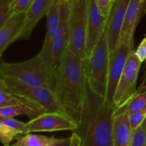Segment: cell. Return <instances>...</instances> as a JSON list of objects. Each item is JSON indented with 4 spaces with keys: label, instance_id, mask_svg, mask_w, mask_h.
<instances>
[{
    "label": "cell",
    "instance_id": "cb8c5ba5",
    "mask_svg": "<svg viewBox=\"0 0 146 146\" xmlns=\"http://www.w3.org/2000/svg\"><path fill=\"white\" fill-rule=\"evenodd\" d=\"M132 146H146V118L141 125L133 130Z\"/></svg>",
    "mask_w": 146,
    "mask_h": 146
},
{
    "label": "cell",
    "instance_id": "44dd1931",
    "mask_svg": "<svg viewBox=\"0 0 146 146\" xmlns=\"http://www.w3.org/2000/svg\"><path fill=\"white\" fill-rule=\"evenodd\" d=\"M29 102L30 101L11 91L6 86L4 81L0 78V108L12 106Z\"/></svg>",
    "mask_w": 146,
    "mask_h": 146
},
{
    "label": "cell",
    "instance_id": "ffe728a7",
    "mask_svg": "<svg viewBox=\"0 0 146 146\" xmlns=\"http://www.w3.org/2000/svg\"><path fill=\"white\" fill-rule=\"evenodd\" d=\"M58 140L55 137L28 133L17 139V142L9 146H47Z\"/></svg>",
    "mask_w": 146,
    "mask_h": 146
},
{
    "label": "cell",
    "instance_id": "9c48e42d",
    "mask_svg": "<svg viewBox=\"0 0 146 146\" xmlns=\"http://www.w3.org/2000/svg\"><path fill=\"white\" fill-rule=\"evenodd\" d=\"M78 124L67 114L57 112H46L30 120L27 123L26 134L32 132H54L60 131H74Z\"/></svg>",
    "mask_w": 146,
    "mask_h": 146
},
{
    "label": "cell",
    "instance_id": "ac0fdd59",
    "mask_svg": "<svg viewBox=\"0 0 146 146\" xmlns=\"http://www.w3.org/2000/svg\"><path fill=\"white\" fill-rule=\"evenodd\" d=\"M27 123L14 118L0 117V140L4 146H9L11 141L25 135Z\"/></svg>",
    "mask_w": 146,
    "mask_h": 146
},
{
    "label": "cell",
    "instance_id": "1f68e13d",
    "mask_svg": "<svg viewBox=\"0 0 146 146\" xmlns=\"http://www.w3.org/2000/svg\"><path fill=\"white\" fill-rule=\"evenodd\" d=\"M60 2H64V1H70L71 0H58Z\"/></svg>",
    "mask_w": 146,
    "mask_h": 146
},
{
    "label": "cell",
    "instance_id": "8fae6325",
    "mask_svg": "<svg viewBox=\"0 0 146 146\" xmlns=\"http://www.w3.org/2000/svg\"><path fill=\"white\" fill-rule=\"evenodd\" d=\"M130 1L131 0H115L111 6L106 29L110 53L115 50L119 43Z\"/></svg>",
    "mask_w": 146,
    "mask_h": 146
},
{
    "label": "cell",
    "instance_id": "f546056e",
    "mask_svg": "<svg viewBox=\"0 0 146 146\" xmlns=\"http://www.w3.org/2000/svg\"><path fill=\"white\" fill-rule=\"evenodd\" d=\"M80 139L76 133H73L71 136V143L69 146H79Z\"/></svg>",
    "mask_w": 146,
    "mask_h": 146
},
{
    "label": "cell",
    "instance_id": "30bf717a",
    "mask_svg": "<svg viewBox=\"0 0 146 146\" xmlns=\"http://www.w3.org/2000/svg\"><path fill=\"white\" fill-rule=\"evenodd\" d=\"M108 17L100 11L96 0H88V24H87L86 57L91 56L93 50L106 29Z\"/></svg>",
    "mask_w": 146,
    "mask_h": 146
},
{
    "label": "cell",
    "instance_id": "f1b7e54d",
    "mask_svg": "<svg viewBox=\"0 0 146 146\" xmlns=\"http://www.w3.org/2000/svg\"><path fill=\"white\" fill-rule=\"evenodd\" d=\"M71 143V137L67 138H58L54 143L47 146H69Z\"/></svg>",
    "mask_w": 146,
    "mask_h": 146
},
{
    "label": "cell",
    "instance_id": "277c9868",
    "mask_svg": "<svg viewBox=\"0 0 146 146\" xmlns=\"http://www.w3.org/2000/svg\"><path fill=\"white\" fill-rule=\"evenodd\" d=\"M109 58L110 50L105 30L91 56L87 58L88 86L91 91L104 98L108 84Z\"/></svg>",
    "mask_w": 146,
    "mask_h": 146
},
{
    "label": "cell",
    "instance_id": "7c38bea8",
    "mask_svg": "<svg viewBox=\"0 0 146 146\" xmlns=\"http://www.w3.org/2000/svg\"><path fill=\"white\" fill-rule=\"evenodd\" d=\"M61 3L60 7V19L56 32L54 39L52 50V64L57 70L63 55L67 49L68 44V17L69 12L70 1Z\"/></svg>",
    "mask_w": 146,
    "mask_h": 146
},
{
    "label": "cell",
    "instance_id": "836d02e7",
    "mask_svg": "<svg viewBox=\"0 0 146 146\" xmlns=\"http://www.w3.org/2000/svg\"><path fill=\"white\" fill-rule=\"evenodd\" d=\"M145 14H146V9H145Z\"/></svg>",
    "mask_w": 146,
    "mask_h": 146
},
{
    "label": "cell",
    "instance_id": "ba28073f",
    "mask_svg": "<svg viewBox=\"0 0 146 146\" xmlns=\"http://www.w3.org/2000/svg\"><path fill=\"white\" fill-rule=\"evenodd\" d=\"M142 64L135 50L131 51L114 95L113 104L116 108H121L128 104L140 91L136 89V84Z\"/></svg>",
    "mask_w": 146,
    "mask_h": 146
},
{
    "label": "cell",
    "instance_id": "5b68a950",
    "mask_svg": "<svg viewBox=\"0 0 146 146\" xmlns=\"http://www.w3.org/2000/svg\"><path fill=\"white\" fill-rule=\"evenodd\" d=\"M88 0H71L68 17V48L77 56L86 57Z\"/></svg>",
    "mask_w": 146,
    "mask_h": 146
},
{
    "label": "cell",
    "instance_id": "603a6c76",
    "mask_svg": "<svg viewBox=\"0 0 146 146\" xmlns=\"http://www.w3.org/2000/svg\"><path fill=\"white\" fill-rule=\"evenodd\" d=\"M16 0H0V27L14 14Z\"/></svg>",
    "mask_w": 146,
    "mask_h": 146
},
{
    "label": "cell",
    "instance_id": "4fadbf2b",
    "mask_svg": "<svg viewBox=\"0 0 146 146\" xmlns=\"http://www.w3.org/2000/svg\"><path fill=\"white\" fill-rule=\"evenodd\" d=\"M56 0H34L29 8L26 11V19L24 27L18 37L19 39L29 38L37 23L45 16Z\"/></svg>",
    "mask_w": 146,
    "mask_h": 146
},
{
    "label": "cell",
    "instance_id": "2e32d148",
    "mask_svg": "<svg viewBox=\"0 0 146 146\" xmlns=\"http://www.w3.org/2000/svg\"><path fill=\"white\" fill-rule=\"evenodd\" d=\"M133 129L127 113L115 115L113 125V146H132Z\"/></svg>",
    "mask_w": 146,
    "mask_h": 146
},
{
    "label": "cell",
    "instance_id": "d6986e66",
    "mask_svg": "<svg viewBox=\"0 0 146 146\" xmlns=\"http://www.w3.org/2000/svg\"><path fill=\"white\" fill-rule=\"evenodd\" d=\"M44 113L46 111L31 102L0 108V117L3 118H14L17 115H25L32 120Z\"/></svg>",
    "mask_w": 146,
    "mask_h": 146
},
{
    "label": "cell",
    "instance_id": "7a4b0ae2",
    "mask_svg": "<svg viewBox=\"0 0 146 146\" xmlns=\"http://www.w3.org/2000/svg\"><path fill=\"white\" fill-rule=\"evenodd\" d=\"M115 108L104 97L91 91L88 84L84 108L74 131L80 139L79 146H113Z\"/></svg>",
    "mask_w": 146,
    "mask_h": 146
},
{
    "label": "cell",
    "instance_id": "484cf974",
    "mask_svg": "<svg viewBox=\"0 0 146 146\" xmlns=\"http://www.w3.org/2000/svg\"><path fill=\"white\" fill-rule=\"evenodd\" d=\"M34 0H16L14 6V14L19 12H26L29 8Z\"/></svg>",
    "mask_w": 146,
    "mask_h": 146
},
{
    "label": "cell",
    "instance_id": "5bb4252c",
    "mask_svg": "<svg viewBox=\"0 0 146 146\" xmlns=\"http://www.w3.org/2000/svg\"><path fill=\"white\" fill-rule=\"evenodd\" d=\"M60 7H61V3L58 0H56L47 14L46 32L43 43L42 48L38 53V54L44 59L52 65L53 44H54V36L59 24Z\"/></svg>",
    "mask_w": 146,
    "mask_h": 146
},
{
    "label": "cell",
    "instance_id": "3957f363",
    "mask_svg": "<svg viewBox=\"0 0 146 146\" xmlns=\"http://www.w3.org/2000/svg\"><path fill=\"white\" fill-rule=\"evenodd\" d=\"M56 71L54 66L47 62L39 54L21 62L1 61V78L16 80L24 84L49 88L56 93Z\"/></svg>",
    "mask_w": 146,
    "mask_h": 146
},
{
    "label": "cell",
    "instance_id": "6da1fadb",
    "mask_svg": "<svg viewBox=\"0 0 146 146\" xmlns=\"http://www.w3.org/2000/svg\"><path fill=\"white\" fill-rule=\"evenodd\" d=\"M88 59L67 48L56 71V94L64 112L78 123L87 94Z\"/></svg>",
    "mask_w": 146,
    "mask_h": 146
},
{
    "label": "cell",
    "instance_id": "8992f818",
    "mask_svg": "<svg viewBox=\"0 0 146 146\" xmlns=\"http://www.w3.org/2000/svg\"><path fill=\"white\" fill-rule=\"evenodd\" d=\"M6 86L17 95L36 104L46 112L66 113L60 104L56 94L49 88L24 84L18 81L1 78Z\"/></svg>",
    "mask_w": 146,
    "mask_h": 146
},
{
    "label": "cell",
    "instance_id": "d4e9b609",
    "mask_svg": "<svg viewBox=\"0 0 146 146\" xmlns=\"http://www.w3.org/2000/svg\"><path fill=\"white\" fill-rule=\"evenodd\" d=\"M145 118L146 108L129 115V121L131 128L133 130H135V128H137L139 125H141V123L145 121Z\"/></svg>",
    "mask_w": 146,
    "mask_h": 146
},
{
    "label": "cell",
    "instance_id": "e0dca14e",
    "mask_svg": "<svg viewBox=\"0 0 146 146\" xmlns=\"http://www.w3.org/2000/svg\"><path fill=\"white\" fill-rule=\"evenodd\" d=\"M146 0H131L127 9L125 20L123 25L121 36L134 35V32L142 18L145 14ZM121 38V37H120Z\"/></svg>",
    "mask_w": 146,
    "mask_h": 146
},
{
    "label": "cell",
    "instance_id": "9a60e30c",
    "mask_svg": "<svg viewBox=\"0 0 146 146\" xmlns=\"http://www.w3.org/2000/svg\"><path fill=\"white\" fill-rule=\"evenodd\" d=\"M25 19L26 12L17 13L0 27V56L10 44L18 40L25 24Z\"/></svg>",
    "mask_w": 146,
    "mask_h": 146
},
{
    "label": "cell",
    "instance_id": "d6a6232c",
    "mask_svg": "<svg viewBox=\"0 0 146 146\" xmlns=\"http://www.w3.org/2000/svg\"><path fill=\"white\" fill-rule=\"evenodd\" d=\"M115 1V0H111V1H112V2L113 3L114 2V1Z\"/></svg>",
    "mask_w": 146,
    "mask_h": 146
},
{
    "label": "cell",
    "instance_id": "7402d4cb",
    "mask_svg": "<svg viewBox=\"0 0 146 146\" xmlns=\"http://www.w3.org/2000/svg\"><path fill=\"white\" fill-rule=\"evenodd\" d=\"M146 108V91L143 92H138L127 104L121 108H115L113 115L127 113L128 115L138 112Z\"/></svg>",
    "mask_w": 146,
    "mask_h": 146
},
{
    "label": "cell",
    "instance_id": "52a82bcc",
    "mask_svg": "<svg viewBox=\"0 0 146 146\" xmlns=\"http://www.w3.org/2000/svg\"><path fill=\"white\" fill-rule=\"evenodd\" d=\"M133 50V35H125L121 36L117 47L110 53L108 84L105 98L113 106V98L118 81L128 56Z\"/></svg>",
    "mask_w": 146,
    "mask_h": 146
},
{
    "label": "cell",
    "instance_id": "4dcf8cb0",
    "mask_svg": "<svg viewBox=\"0 0 146 146\" xmlns=\"http://www.w3.org/2000/svg\"><path fill=\"white\" fill-rule=\"evenodd\" d=\"M146 88V61H145V66H144V70H143V75L142 77V82H141V87H140L138 91H141V90L144 89Z\"/></svg>",
    "mask_w": 146,
    "mask_h": 146
},
{
    "label": "cell",
    "instance_id": "83f0119b",
    "mask_svg": "<svg viewBox=\"0 0 146 146\" xmlns=\"http://www.w3.org/2000/svg\"><path fill=\"white\" fill-rule=\"evenodd\" d=\"M135 51L141 62H145L146 61V36Z\"/></svg>",
    "mask_w": 146,
    "mask_h": 146
},
{
    "label": "cell",
    "instance_id": "4316f807",
    "mask_svg": "<svg viewBox=\"0 0 146 146\" xmlns=\"http://www.w3.org/2000/svg\"><path fill=\"white\" fill-rule=\"evenodd\" d=\"M101 12L106 17H108L113 2L111 0H96Z\"/></svg>",
    "mask_w": 146,
    "mask_h": 146
}]
</instances>
